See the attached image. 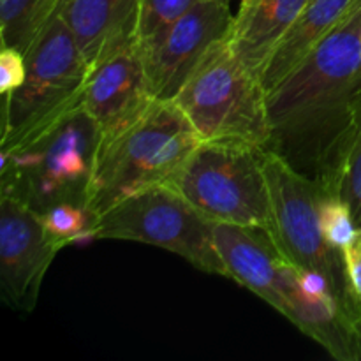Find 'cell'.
I'll return each instance as SVG.
<instances>
[{"label": "cell", "instance_id": "cell-1", "mask_svg": "<svg viewBox=\"0 0 361 361\" xmlns=\"http://www.w3.org/2000/svg\"><path fill=\"white\" fill-rule=\"evenodd\" d=\"M360 90L361 7L268 92L264 150L324 192L341 194Z\"/></svg>", "mask_w": 361, "mask_h": 361}, {"label": "cell", "instance_id": "cell-2", "mask_svg": "<svg viewBox=\"0 0 361 361\" xmlns=\"http://www.w3.org/2000/svg\"><path fill=\"white\" fill-rule=\"evenodd\" d=\"M102 133L83 106L0 159V196L42 215L60 204L88 207Z\"/></svg>", "mask_w": 361, "mask_h": 361}, {"label": "cell", "instance_id": "cell-3", "mask_svg": "<svg viewBox=\"0 0 361 361\" xmlns=\"http://www.w3.org/2000/svg\"><path fill=\"white\" fill-rule=\"evenodd\" d=\"M200 143L175 101H155L126 129L102 134L88 208L97 217L140 190L171 182Z\"/></svg>", "mask_w": 361, "mask_h": 361}, {"label": "cell", "instance_id": "cell-4", "mask_svg": "<svg viewBox=\"0 0 361 361\" xmlns=\"http://www.w3.org/2000/svg\"><path fill=\"white\" fill-rule=\"evenodd\" d=\"M27 74L4 95L0 152L13 150L83 106L90 63L62 14H56L25 53Z\"/></svg>", "mask_w": 361, "mask_h": 361}, {"label": "cell", "instance_id": "cell-5", "mask_svg": "<svg viewBox=\"0 0 361 361\" xmlns=\"http://www.w3.org/2000/svg\"><path fill=\"white\" fill-rule=\"evenodd\" d=\"M169 185L212 222L274 233L267 150L238 141H201Z\"/></svg>", "mask_w": 361, "mask_h": 361}, {"label": "cell", "instance_id": "cell-6", "mask_svg": "<svg viewBox=\"0 0 361 361\" xmlns=\"http://www.w3.org/2000/svg\"><path fill=\"white\" fill-rule=\"evenodd\" d=\"M267 95L259 76L233 51L229 37L203 56L173 101L201 141H238L267 148Z\"/></svg>", "mask_w": 361, "mask_h": 361}, {"label": "cell", "instance_id": "cell-7", "mask_svg": "<svg viewBox=\"0 0 361 361\" xmlns=\"http://www.w3.org/2000/svg\"><path fill=\"white\" fill-rule=\"evenodd\" d=\"M94 240L148 243L178 254L197 270L228 277L215 247L214 222L169 183L140 190L97 215Z\"/></svg>", "mask_w": 361, "mask_h": 361}, {"label": "cell", "instance_id": "cell-8", "mask_svg": "<svg viewBox=\"0 0 361 361\" xmlns=\"http://www.w3.org/2000/svg\"><path fill=\"white\" fill-rule=\"evenodd\" d=\"M267 175L274 204V240L284 259L321 275L351 312L361 317V300L353 291L344 252L330 245L321 228V187L267 150Z\"/></svg>", "mask_w": 361, "mask_h": 361}, {"label": "cell", "instance_id": "cell-9", "mask_svg": "<svg viewBox=\"0 0 361 361\" xmlns=\"http://www.w3.org/2000/svg\"><path fill=\"white\" fill-rule=\"evenodd\" d=\"M231 0H203L152 41L137 44L152 95L173 101L197 63L235 27Z\"/></svg>", "mask_w": 361, "mask_h": 361}, {"label": "cell", "instance_id": "cell-10", "mask_svg": "<svg viewBox=\"0 0 361 361\" xmlns=\"http://www.w3.org/2000/svg\"><path fill=\"white\" fill-rule=\"evenodd\" d=\"M62 242L46 228L41 215L20 201L0 196V293L4 302L32 310L41 284Z\"/></svg>", "mask_w": 361, "mask_h": 361}, {"label": "cell", "instance_id": "cell-11", "mask_svg": "<svg viewBox=\"0 0 361 361\" xmlns=\"http://www.w3.org/2000/svg\"><path fill=\"white\" fill-rule=\"evenodd\" d=\"M282 316L338 361H361V317L338 300L321 275L282 259Z\"/></svg>", "mask_w": 361, "mask_h": 361}, {"label": "cell", "instance_id": "cell-12", "mask_svg": "<svg viewBox=\"0 0 361 361\" xmlns=\"http://www.w3.org/2000/svg\"><path fill=\"white\" fill-rule=\"evenodd\" d=\"M155 101L137 42L95 63L85 85L83 108L102 134L126 129Z\"/></svg>", "mask_w": 361, "mask_h": 361}, {"label": "cell", "instance_id": "cell-13", "mask_svg": "<svg viewBox=\"0 0 361 361\" xmlns=\"http://www.w3.org/2000/svg\"><path fill=\"white\" fill-rule=\"evenodd\" d=\"M214 238L228 277L281 312V264L284 257L274 240L259 229L224 222H214Z\"/></svg>", "mask_w": 361, "mask_h": 361}, {"label": "cell", "instance_id": "cell-14", "mask_svg": "<svg viewBox=\"0 0 361 361\" xmlns=\"http://www.w3.org/2000/svg\"><path fill=\"white\" fill-rule=\"evenodd\" d=\"M141 0H63L60 14L94 67L137 41Z\"/></svg>", "mask_w": 361, "mask_h": 361}, {"label": "cell", "instance_id": "cell-15", "mask_svg": "<svg viewBox=\"0 0 361 361\" xmlns=\"http://www.w3.org/2000/svg\"><path fill=\"white\" fill-rule=\"evenodd\" d=\"M360 7L361 0H312L279 39L261 69L259 80L267 94Z\"/></svg>", "mask_w": 361, "mask_h": 361}, {"label": "cell", "instance_id": "cell-16", "mask_svg": "<svg viewBox=\"0 0 361 361\" xmlns=\"http://www.w3.org/2000/svg\"><path fill=\"white\" fill-rule=\"evenodd\" d=\"M310 2L312 0H254L245 9H238L231 34L233 51L259 76L279 39Z\"/></svg>", "mask_w": 361, "mask_h": 361}, {"label": "cell", "instance_id": "cell-17", "mask_svg": "<svg viewBox=\"0 0 361 361\" xmlns=\"http://www.w3.org/2000/svg\"><path fill=\"white\" fill-rule=\"evenodd\" d=\"M63 0H0L2 48L27 53L49 21L60 13Z\"/></svg>", "mask_w": 361, "mask_h": 361}, {"label": "cell", "instance_id": "cell-18", "mask_svg": "<svg viewBox=\"0 0 361 361\" xmlns=\"http://www.w3.org/2000/svg\"><path fill=\"white\" fill-rule=\"evenodd\" d=\"M46 228L62 242V245L94 238L95 214L81 204H60L41 215Z\"/></svg>", "mask_w": 361, "mask_h": 361}, {"label": "cell", "instance_id": "cell-19", "mask_svg": "<svg viewBox=\"0 0 361 361\" xmlns=\"http://www.w3.org/2000/svg\"><path fill=\"white\" fill-rule=\"evenodd\" d=\"M319 219L321 228L330 245L344 252L360 228L348 201L341 194H330L321 189Z\"/></svg>", "mask_w": 361, "mask_h": 361}, {"label": "cell", "instance_id": "cell-20", "mask_svg": "<svg viewBox=\"0 0 361 361\" xmlns=\"http://www.w3.org/2000/svg\"><path fill=\"white\" fill-rule=\"evenodd\" d=\"M203 0H141L137 44L152 41Z\"/></svg>", "mask_w": 361, "mask_h": 361}, {"label": "cell", "instance_id": "cell-21", "mask_svg": "<svg viewBox=\"0 0 361 361\" xmlns=\"http://www.w3.org/2000/svg\"><path fill=\"white\" fill-rule=\"evenodd\" d=\"M341 196L348 201L356 222L361 226V90L355 104V123L342 171Z\"/></svg>", "mask_w": 361, "mask_h": 361}, {"label": "cell", "instance_id": "cell-22", "mask_svg": "<svg viewBox=\"0 0 361 361\" xmlns=\"http://www.w3.org/2000/svg\"><path fill=\"white\" fill-rule=\"evenodd\" d=\"M27 63L25 55L14 48H2L0 51V94L7 95L16 90L25 80Z\"/></svg>", "mask_w": 361, "mask_h": 361}, {"label": "cell", "instance_id": "cell-23", "mask_svg": "<svg viewBox=\"0 0 361 361\" xmlns=\"http://www.w3.org/2000/svg\"><path fill=\"white\" fill-rule=\"evenodd\" d=\"M344 261L353 291L361 300V226L344 249Z\"/></svg>", "mask_w": 361, "mask_h": 361}, {"label": "cell", "instance_id": "cell-24", "mask_svg": "<svg viewBox=\"0 0 361 361\" xmlns=\"http://www.w3.org/2000/svg\"><path fill=\"white\" fill-rule=\"evenodd\" d=\"M252 2L254 0H240V9H245V7H249Z\"/></svg>", "mask_w": 361, "mask_h": 361}]
</instances>
